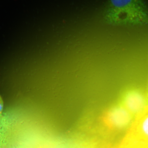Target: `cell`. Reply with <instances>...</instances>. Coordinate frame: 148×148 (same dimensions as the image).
<instances>
[{
	"instance_id": "8992f818",
	"label": "cell",
	"mask_w": 148,
	"mask_h": 148,
	"mask_svg": "<svg viewBox=\"0 0 148 148\" xmlns=\"http://www.w3.org/2000/svg\"><path fill=\"white\" fill-rule=\"evenodd\" d=\"M4 103L3 101L0 102V117L2 116L3 115V110Z\"/></svg>"
},
{
	"instance_id": "6da1fadb",
	"label": "cell",
	"mask_w": 148,
	"mask_h": 148,
	"mask_svg": "<svg viewBox=\"0 0 148 148\" xmlns=\"http://www.w3.org/2000/svg\"><path fill=\"white\" fill-rule=\"evenodd\" d=\"M104 10L108 21L114 24H140L148 20L145 0H108Z\"/></svg>"
},
{
	"instance_id": "277c9868",
	"label": "cell",
	"mask_w": 148,
	"mask_h": 148,
	"mask_svg": "<svg viewBox=\"0 0 148 148\" xmlns=\"http://www.w3.org/2000/svg\"><path fill=\"white\" fill-rule=\"evenodd\" d=\"M122 106L134 117L142 112L147 107L144 98L137 92H130L125 95Z\"/></svg>"
},
{
	"instance_id": "7a4b0ae2",
	"label": "cell",
	"mask_w": 148,
	"mask_h": 148,
	"mask_svg": "<svg viewBox=\"0 0 148 148\" xmlns=\"http://www.w3.org/2000/svg\"><path fill=\"white\" fill-rule=\"evenodd\" d=\"M133 116L122 105L116 106L107 112L105 120L106 124L114 130H122L132 125Z\"/></svg>"
},
{
	"instance_id": "3957f363",
	"label": "cell",
	"mask_w": 148,
	"mask_h": 148,
	"mask_svg": "<svg viewBox=\"0 0 148 148\" xmlns=\"http://www.w3.org/2000/svg\"><path fill=\"white\" fill-rule=\"evenodd\" d=\"M126 137L148 142V106L135 117Z\"/></svg>"
},
{
	"instance_id": "5b68a950",
	"label": "cell",
	"mask_w": 148,
	"mask_h": 148,
	"mask_svg": "<svg viewBox=\"0 0 148 148\" xmlns=\"http://www.w3.org/2000/svg\"><path fill=\"white\" fill-rule=\"evenodd\" d=\"M5 119V115L3 114L2 116L0 117V142H1V138L3 127L4 124Z\"/></svg>"
},
{
	"instance_id": "52a82bcc",
	"label": "cell",
	"mask_w": 148,
	"mask_h": 148,
	"mask_svg": "<svg viewBox=\"0 0 148 148\" xmlns=\"http://www.w3.org/2000/svg\"><path fill=\"white\" fill-rule=\"evenodd\" d=\"M3 101L2 98L1 96V95H0V102H1V101Z\"/></svg>"
}]
</instances>
